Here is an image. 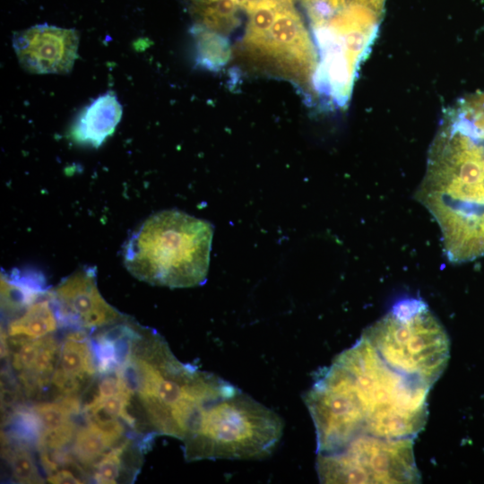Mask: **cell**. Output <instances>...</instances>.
Listing matches in <instances>:
<instances>
[{
	"instance_id": "1",
	"label": "cell",
	"mask_w": 484,
	"mask_h": 484,
	"mask_svg": "<svg viewBox=\"0 0 484 484\" xmlns=\"http://www.w3.org/2000/svg\"><path fill=\"white\" fill-rule=\"evenodd\" d=\"M212 225L173 209L148 217L125 243L127 271L140 281L169 288H189L205 282Z\"/></svg>"
},
{
	"instance_id": "2",
	"label": "cell",
	"mask_w": 484,
	"mask_h": 484,
	"mask_svg": "<svg viewBox=\"0 0 484 484\" xmlns=\"http://www.w3.org/2000/svg\"><path fill=\"white\" fill-rule=\"evenodd\" d=\"M333 360L350 374L366 435L414 438L422 429L429 385L391 367L362 335Z\"/></svg>"
},
{
	"instance_id": "3",
	"label": "cell",
	"mask_w": 484,
	"mask_h": 484,
	"mask_svg": "<svg viewBox=\"0 0 484 484\" xmlns=\"http://www.w3.org/2000/svg\"><path fill=\"white\" fill-rule=\"evenodd\" d=\"M281 418L241 390L204 405L182 439L188 462L259 460L283 433Z\"/></svg>"
},
{
	"instance_id": "4",
	"label": "cell",
	"mask_w": 484,
	"mask_h": 484,
	"mask_svg": "<svg viewBox=\"0 0 484 484\" xmlns=\"http://www.w3.org/2000/svg\"><path fill=\"white\" fill-rule=\"evenodd\" d=\"M362 336L391 367L430 387L449 360L448 335L420 298H408L396 302Z\"/></svg>"
},
{
	"instance_id": "5",
	"label": "cell",
	"mask_w": 484,
	"mask_h": 484,
	"mask_svg": "<svg viewBox=\"0 0 484 484\" xmlns=\"http://www.w3.org/2000/svg\"><path fill=\"white\" fill-rule=\"evenodd\" d=\"M413 439L362 435L339 451L317 454L319 480L323 483L419 482Z\"/></svg>"
},
{
	"instance_id": "6",
	"label": "cell",
	"mask_w": 484,
	"mask_h": 484,
	"mask_svg": "<svg viewBox=\"0 0 484 484\" xmlns=\"http://www.w3.org/2000/svg\"><path fill=\"white\" fill-rule=\"evenodd\" d=\"M255 69L291 82L310 95L318 65L315 45L293 5L281 9L265 37L238 49Z\"/></svg>"
},
{
	"instance_id": "7",
	"label": "cell",
	"mask_w": 484,
	"mask_h": 484,
	"mask_svg": "<svg viewBox=\"0 0 484 484\" xmlns=\"http://www.w3.org/2000/svg\"><path fill=\"white\" fill-rule=\"evenodd\" d=\"M304 402L314 422L317 454L339 451L366 435L350 375L336 361L321 369Z\"/></svg>"
},
{
	"instance_id": "8",
	"label": "cell",
	"mask_w": 484,
	"mask_h": 484,
	"mask_svg": "<svg viewBox=\"0 0 484 484\" xmlns=\"http://www.w3.org/2000/svg\"><path fill=\"white\" fill-rule=\"evenodd\" d=\"M59 325L76 329L102 328L126 316L100 295L95 268L82 266L48 292Z\"/></svg>"
},
{
	"instance_id": "9",
	"label": "cell",
	"mask_w": 484,
	"mask_h": 484,
	"mask_svg": "<svg viewBox=\"0 0 484 484\" xmlns=\"http://www.w3.org/2000/svg\"><path fill=\"white\" fill-rule=\"evenodd\" d=\"M12 44L25 71L36 74H66L78 56L79 33L74 29L38 24L15 32Z\"/></svg>"
},
{
	"instance_id": "10",
	"label": "cell",
	"mask_w": 484,
	"mask_h": 484,
	"mask_svg": "<svg viewBox=\"0 0 484 484\" xmlns=\"http://www.w3.org/2000/svg\"><path fill=\"white\" fill-rule=\"evenodd\" d=\"M379 16L367 6L347 4L325 23L312 28L319 56L342 57L358 70L376 35Z\"/></svg>"
},
{
	"instance_id": "11",
	"label": "cell",
	"mask_w": 484,
	"mask_h": 484,
	"mask_svg": "<svg viewBox=\"0 0 484 484\" xmlns=\"http://www.w3.org/2000/svg\"><path fill=\"white\" fill-rule=\"evenodd\" d=\"M122 114L123 108L116 93L108 91L78 112L69 129V136L80 145L98 148L114 133Z\"/></svg>"
},
{
	"instance_id": "12",
	"label": "cell",
	"mask_w": 484,
	"mask_h": 484,
	"mask_svg": "<svg viewBox=\"0 0 484 484\" xmlns=\"http://www.w3.org/2000/svg\"><path fill=\"white\" fill-rule=\"evenodd\" d=\"M55 372L85 388L98 372L97 359L84 329L70 331L65 337Z\"/></svg>"
},
{
	"instance_id": "13",
	"label": "cell",
	"mask_w": 484,
	"mask_h": 484,
	"mask_svg": "<svg viewBox=\"0 0 484 484\" xmlns=\"http://www.w3.org/2000/svg\"><path fill=\"white\" fill-rule=\"evenodd\" d=\"M45 280L39 273L13 272L1 278V307L4 315L15 316L46 295Z\"/></svg>"
},
{
	"instance_id": "14",
	"label": "cell",
	"mask_w": 484,
	"mask_h": 484,
	"mask_svg": "<svg viewBox=\"0 0 484 484\" xmlns=\"http://www.w3.org/2000/svg\"><path fill=\"white\" fill-rule=\"evenodd\" d=\"M59 323L48 296L29 306L22 314L13 319L7 328L8 336L39 339L50 335Z\"/></svg>"
},
{
	"instance_id": "15",
	"label": "cell",
	"mask_w": 484,
	"mask_h": 484,
	"mask_svg": "<svg viewBox=\"0 0 484 484\" xmlns=\"http://www.w3.org/2000/svg\"><path fill=\"white\" fill-rule=\"evenodd\" d=\"M190 32L194 46V61L198 67L217 72L229 63L232 50L226 35L196 23L191 27Z\"/></svg>"
},
{
	"instance_id": "16",
	"label": "cell",
	"mask_w": 484,
	"mask_h": 484,
	"mask_svg": "<svg viewBox=\"0 0 484 484\" xmlns=\"http://www.w3.org/2000/svg\"><path fill=\"white\" fill-rule=\"evenodd\" d=\"M244 9L234 0H210L192 5L196 24L227 35L239 23L238 12Z\"/></svg>"
},
{
	"instance_id": "17",
	"label": "cell",
	"mask_w": 484,
	"mask_h": 484,
	"mask_svg": "<svg viewBox=\"0 0 484 484\" xmlns=\"http://www.w3.org/2000/svg\"><path fill=\"white\" fill-rule=\"evenodd\" d=\"M120 441L86 421V425L75 432L73 454L83 467L94 468L104 454Z\"/></svg>"
},
{
	"instance_id": "18",
	"label": "cell",
	"mask_w": 484,
	"mask_h": 484,
	"mask_svg": "<svg viewBox=\"0 0 484 484\" xmlns=\"http://www.w3.org/2000/svg\"><path fill=\"white\" fill-rule=\"evenodd\" d=\"M4 455L11 466L13 478L19 483H42L32 454L23 444L4 450Z\"/></svg>"
},
{
	"instance_id": "19",
	"label": "cell",
	"mask_w": 484,
	"mask_h": 484,
	"mask_svg": "<svg viewBox=\"0 0 484 484\" xmlns=\"http://www.w3.org/2000/svg\"><path fill=\"white\" fill-rule=\"evenodd\" d=\"M120 442L107 451L95 464L93 479L97 483L110 484L134 481L124 466Z\"/></svg>"
},
{
	"instance_id": "20",
	"label": "cell",
	"mask_w": 484,
	"mask_h": 484,
	"mask_svg": "<svg viewBox=\"0 0 484 484\" xmlns=\"http://www.w3.org/2000/svg\"><path fill=\"white\" fill-rule=\"evenodd\" d=\"M31 410L39 420L41 430L55 429L74 422L73 418L75 416L58 400L37 403Z\"/></svg>"
},
{
	"instance_id": "21",
	"label": "cell",
	"mask_w": 484,
	"mask_h": 484,
	"mask_svg": "<svg viewBox=\"0 0 484 484\" xmlns=\"http://www.w3.org/2000/svg\"><path fill=\"white\" fill-rule=\"evenodd\" d=\"M311 27L325 23L337 12L345 7L346 0H302Z\"/></svg>"
},
{
	"instance_id": "22",
	"label": "cell",
	"mask_w": 484,
	"mask_h": 484,
	"mask_svg": "<svg viewBox=\"0 0 484 484\" xmlns=\"http://www.w3.org/2000/svg\"><path fill=\"white\" fill-rule=\"evenodd\" d=\"M74 422L58 428L41 430L37 447L42 449H63L74 438L76 432Z\"/></svg>"
},
{
	"instance_id": "23",
	"label": "cell",
	"mask_w": 484,
	"mask_h": 484,
	"mask_svg": "<svg viewBox=\"0 0 484 484\" xmlns=\"http://www.w3.org/2000/svg\"><path fill=\"white\" fill-rule=\"evenodd\" d=\"M48 481L54 484H82L84 483L79 476L74 475L72 471L64 468L48 475Z\"/></svg>"
}]
</instances>
